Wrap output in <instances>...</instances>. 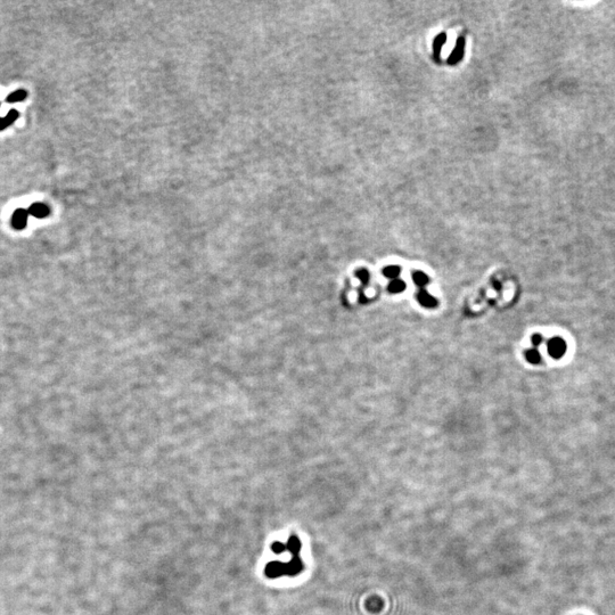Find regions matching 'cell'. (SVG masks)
<instances>
[{
    "instance_id": "1",
    "label": "cell",
    "mask_w": 615,
    "mask_h": 615,
    "mask_svg": "<svg viewBox=\"0 0 615 615\" xmlns=\"http://www.w3.org/2000/svg\"><path fill=\"white\" fill-rule=\"evenodd\" d=\"M548 352L553 358H562L566 352V343L563 338L556 336L548 342Z\"/></svg>"
},
{
    "instance_id": "2",
    "label": "cell",
    "mask_w": 615,
    "mask_h": 615,
    "mask_svg": "<svg viewBox=\"0 0 615 615\" xmlns=\"http://www.w3.org/2000/svg\"><path fill=\"white\" fill-rule=\"evenodd\" d=\"M464 53H465V38L459 37L458 39H457L455 48H453L452 53L450 54V56H449L448 58V64L456 65L457 63L463 60Z\"/></svg>"
},
{
    "instance_id": "3",
    "label": "cell",
    "mask_w": 615,
    "mask_h": 615,
    "mask_svg": "<svg viewBox=\"0 0 615 615\" xmlns=\"http://www.w3.org/2000/svg\"><path fill=\"white\" fill-rule=\"evenodd\" d=\"M417 300H418L419 305L425 308H435L437 306V301L435 298H433L431 294L427 293L425 290H420L417 293Z\"/></svg>"
},
{
    "instance_id": "4",
    "label": "cell",
    "mask_w": 615,
    "mask_h": 615,
    "mask_svg": "<svg viewBox=\"0 0 615 615\" xmlns=\"http://www.w3.org/2000/svg\"><path fill=\"white\" fill-rule=\"evenodd\" d=\"M445 41H447V34L445 33H439L433 41V54H434V58L436 61H440L441 50H442Z\"/></svg>"
},
{
    "instance_id": "5",
    "label": "cell",
    "mask_w": 615,
    "mask_h": 615,
    "mask_svg": "<svg viewBox=\"0 0 615 615\" xmlns=\"http://www.w3.org/2000/svg\"><path fill=\"white\" fill-rule=\"evenodd\" d=\"M27 221V212L22 208H18L13 215V226L16 229H23Z\"/></svg>"
},
{
    "instance_id": "6",
    "label": "cell",
    "mask_w": 615,
    "mask_h": 615,
    "mask_svg": "<svg viewBox=\"0 0 615 615\" xmlns=\"http://www.w3.org/2000/svg\"><path fill=\"white\" fill-rule=\"evenodd\" d=\"M29 212L32 215L37 216V218H43V216H46L47 214H48V208H47V206H45L43 204L37 203V204H33L32 206L30 207Z\"/></svg>"
},
{
    "instance_id": "7",
    "label": "cell",
    "mask_w": 615,
    "mask_h": 615,
    "mask_svg": "<svg viewBox=\"0 0 615 615\" xmlns=\"http://www.w3.org/2000/svg\"><path fill=\"white\" fill-rule=\"evenodd\" d=\"M388 290L393 294L401 293V292L406 290V284L404 283V281H401V279H394V281L389 284Z\"/></svg>"
},
{
    "instance_id": "8",
    "label": "cell",
    "mask_w": 615,
    "mask_h": 615,
    "mask_svg": "<svg viewBox=\"0 0 615 615\" xmlns=\"http://www.w3.org/2000/svg\"><path fill=\"white\" fill-rule=\"evenodd\" d=\"M412 281L417 286L424 287L428 284V277L421 271H416V273L412 274Z\"/></svg>"
},
{
    "instance_id": "9",
    "label": "cell",
    "mask_w": 615,
    "mask_h": 615,
    "mask_svg": "<svg viewBox=\"0 0 615 615\" xmlns=\"http://www.w3.org/2000/svg\"><path fill=\"white\" fill-rule=\"evenodd\" d=\"M383 275L385 276L386 278L393 279V281H394V279H398V277H399L400 268L398 267V266H389V267H386V268H384V270H383Z\"/></svg>"
},
{
    "instance_id": "10",
    "label": "cell",
    "mask_w": 615,
    "mask_h": 615,
    "mask_svg": "<svg viewBox=\"0 0 615 615\" xmlns=\"http://www.w3.org/2000/svg\"><path fill=\"white\" fill-rule=\"evenodd\" d=\"M525 358L526 360L531 362V364H539L540 361H541V356H540L539 351L537 349H530L527 350L525 352Z\"/></svg>"
},
{
    "instance_id": "11",
    "label": "cell",
    "mask_w": 615,
    "mask_h": 615,
    "mask_svg": "<svg viewBox=\"0 0 615 615\" xmlns=\"http://www.w3.org/2000/svg\"><path fill=\"white\" fill-rule=\"evenodd\" d=\"M356 276H357V278L359 279V281H360L362 284H367V283L369 282L370 276H369V274H368V271L366 270V269L358 270V271H357V274H356Z\"/></svg>"
},
{
    "instance_id": "12",
    "label": "cell",
    "mask_w": 615,
    "mask_h": 615,
    "mask_svg": "<svg viewBox=\"0 0 615 615\" xmlns=\"http://www.w3.org/2000/svg\"><path fill=\"white\" fill-rule=\"evenodd\" d=\"M24 97H25V93L22 92V90H18V92L10 95V96L8 97V102H19V101L24 100Z\"/></svg>"
},
{
    "instance_id": "13",
    "label": "cell",
    "mask_w": 615,
    "mask_h": 615,
    "mask_svg": "<svg viewBox=\"0 0 615 615\" xmlns=\"http://www.w3.org/2000/svg\"><path fill=\"white\" fill-rule=\"evenodd\" d=\"M531 342H532V344H533L534 346H539L542 343V336H541V335H539V334H535V335H533V336L531 337Z\"/></svg>"
},
{
    "instance_id": "14",
    "label": "cell",
    "mask_w": 615,
    "mask_h": 615,
    "mask_svg": "<svg viewBox=\"0 0 615 615\" xmlns=\"http://www.w3.org/2000/svg\"><path fill=\"white\" fill-rule=\"evenodd\" d=\"M359 300H360V302H361V303H366V302H367V298H366L364 294H360V297H359Z\"/></svg>"
}]
</instances>
